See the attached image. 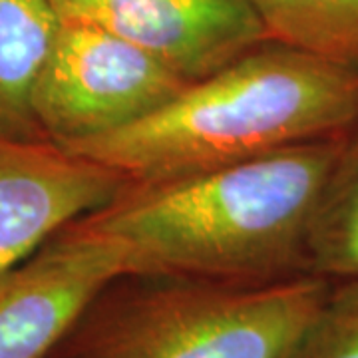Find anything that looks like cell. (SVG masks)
Wrapping results in <instances>:
<instances>
[{
  "label": "cell",
  "mask_w": 358,
  "mask_h": 358,
  "mask_svg": "<svg viewBox=\"0 0 358 358\" xmlns=\"http://www.w3.org/2000/svg\"><path fill=\"white\" fill-rule=\"evenodd\" d=\"M331 282L261 285L126 273L86 308L56 358H289Z\"/></svg>",
  "instance_id": "3"
},
{
  "label": "cell",
  "mask_w": 358,
  "mask_h": 358,
  "mask_svg": "<svg viewBox=\"0 0 358 358\" xmlns=\"http://www.w3.org/2000/svg\"><path fill=\"white\" fill-rule=\"evenodd\" d=\"M189 86L148 52L98 26L60 18L34 90L42 134L74 145L128 128Z\"/></svg>",
  "instance_id": "4"
},
{
  "label": "cell",
  "mask_w": 358,
  "mask_h": 358,
  "mask_svg": "<svg viewBox=\"0 0 358 358\" xmlns=\"http://www.w3.org/2000/svg\"><path fill=\"white\" fill-rule=\"evenodd\" d=\"M60 28L52 0H0V138L48 140L34 90Z\"/></svg>",
  "instance_id": "8"
},
{
  "label": "cell",
  "mask_w": 358,
  "mask_h": 358,
  "mask_svg": "<svg viewBox=\"0 0 358 358\" xmlns=\"http://www.w3.org/2000/svg\"><path fill=\"white\" fill-rule=\"evenodd\" d=\"M357 124L358 64L265 40L148 117L66 150L148 183L343 136Z\"/></svg>",
  "instance_id": "2"
},
{
  "label": "cell",
  "mask_w": 358,
  "mask_h": 358,
  "mask_svg": "<svg viewBox=\"0 0 358 358\" xmlns=\"http://www.w3.org/2000/svg\"><path fill=\"white\" fill-rule=\"evenodd\" d=\"M124 185L117 171L50 140L0 138V275Z\"/></svg>",
  "instance_id": "7"
},
{
  "label": "cell",
  "mask_w": 358,
  "mask_h": 358,
  "mask_svg": "<svg viewBox=\"0 0 358 358\" xmlns=\"http://www.w3.org/2000/svg\"><path fill=\"white\" fill-rule=\"evenodd\" d=\"M289 358H358V281L331 282L322 307Z\"/></svg>",
  "instance_id": "11"
},
{
  "label": "cell",
  "mask_w": 358,
  "mask_h": 358,
  "mask_svg": "<svg viewBox=\"0 0 358 358\" xmlns=\"http://www.w3.org/2000/svg\"><path fill=\"white\" fill-rule=\"evenodd\" d=\"M128 273L126 249L86 215L0 275V358H56L92 301Z\"/></svg>",
  "instance_id": "5"
},
{
  "label": "cell",
  "mask_w": 358,
  "mask_h": 358,
  "mask_svg": "<svg viewBox=\"0 0 358 358\" xmlns=\"http://www.w3.org/2000/svg\"><path fill=\"white\" fill-rule=\"evenodd\" d=\"M60 18L103 28L199 82L265 42L249 0H52Z\"/></svg>",
  "instance_id": "6"
},
{
  "label": "cell",
  "mask_w": 358,
  "mask_h": 358,
  "mask_svg": "<svg viewBox=\"0 0 358 358\" xmlns=\"http://www.w3.org/2000/svg\"><path fill=\"white\" fill-rule=\"evenodd\" d=\"M308 275L358 281V124L348 129L322 185L307 245Z\"/></svg>",
  "instance_id": "9"
},
{
  "label": "cell",
  "mask_w": 358,
  "mask_h": 358,
  "mask_svg": "<svg viewBox=\"0 0 358 358\" xmlns=\"http://www.w3.org/2000/svg\"><path fill=\"white\" fill-rule=\"evenodd\" d=\"M345 136L185 178L126 181L86 219L126 249L136 275L235 285L308 275V231Z\"/></svg>",
  "instance_id": "1"
},
{
  "label": "cell",
  "mask_w": 358,
  "mask_h": 358,
  "mask_svg": "<svg viewBox=\"0 0 358 358\" xmlns=\"http://www.w3.org/2000/svg\"><path fill=\"white\" fill-rule=\"evenodd\" d=\"M268 40L358 64V0H249Z\"/></svg>",
  "instance_id": "10"
}]
</instances>
